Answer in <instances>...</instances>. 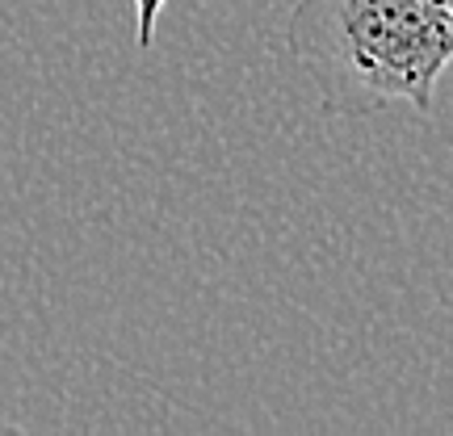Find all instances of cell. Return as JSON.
Returning a JSON list of instances; mask_svg holds the SVG:
<instances>
[{"label": "cell", "instance_id": "6da1fadb", "mask_svg": "<svg viewBox=\"0 0 453 436\" xmlns=\"http://www.w3.org/2000/svg\"><path fill=\"white\" fill-rule=\"evenodd\" d=\"M290 55L327 113L370 118L407 105L433 118L453 67V0H298Z\"/></svg>", "mask_w": 453, "mask_h": 436}, {"label": "cell", "instance_id": "7a4b0ae2", "mask_svg": "<svg viewBox=\"0 0 453 436\" xmlns=\"http://www.w3.org/2000/svg\"><path fill=\"white\" fill-rule=\"evenodd\" d=\"M130 9H134V42H139V50H147L156 42V30H160L168 0H130Z\"/></svg>", "mask_w": 453, "mask_h": 436}]
</instances>
